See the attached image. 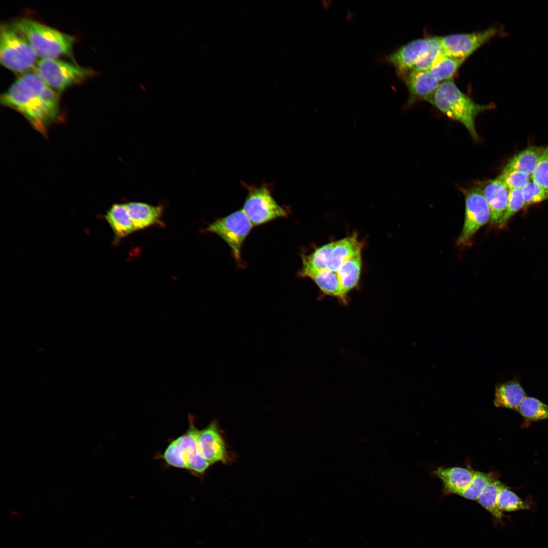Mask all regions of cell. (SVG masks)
<instances>
[{
  "label": "cell",
  "instance_id": "obj_25",
  "mask_svg": "<svg viewBox=\"0 0 548 548\" xmlns=\"http://www.w3.org/2000/svg\"><path fill=\"white\" fill-rule=\"evenodd\" d=\"M518 411L526 423L548 419V405L533 397L527 396Z\"/></svg>",
  "mask_w": 548,
  "mask_h": 548
},
{
  "label": "cell",
  "instance_id": "obj_9",
  "mask_svg": "<svg viewBox=\"0 0 548 548\" xmlns=\"http://www.w3.org/2000/svg\"><path fill=\"white\" fill-rule=\"evenodd\" d=\"M465 197V217L461 232L456 244L461 247H470L475 234L490 221V212L488 202L480 187L474 186L462 189Z\"/></svg>",
  "mask_w": 548,
  "mask_h": 548
},
{
  "label": "cell",
  "instance_id": "obj_16",
  "mask_svg": "<svg viewBox=\"0 0 548 548\" xmlns=\"http://www.w3.org/2000/svg\"><path fill=\"white\" fill-rule=\"evenodd\" d=\"M127 209L136 231L154 225L162 226L163 207L142 202H129Z\"/></svg>",
  "mask_w": 548,
  "mask_h": 548
},
{
  "label": "cell",
  "instance_id": "obj_19",
  "mask_svg": "<svg viewBox=\"0 0 548 548\" xmlns=\"http://www.w3.org/2000/svg\"><path fill=\"white\" fill-rule=\"evenodd\" d=\"M362 244L354 233L351 236L335 241L327 263V268L336 272L347 260L361 253Z\"/></svg>",
  "mask_w": 548,
  "mask_h": 548
},
{
  "label": "cell",
  "instance_id": "obj_11",
  "mask_svg": "<svg viewBox=\"0 0 548 548\" xmlns=\"http://www.w3.org/2000/svg\"><path fill=\"white\" fill-rule=\"evenodd\" d=\"M431 44L432 37L413 40L385 55L382 60L392 65L400 77L412 70L417 63L428 53Z\"/></svg>",
  "mask_w": 548,
  "mask_h": 548
},
{
  "label": "cell",
  "instance_id": "obj_31",
  "mask_svg": "<svg viewBox=\"0 0 548 548\" xmlns=\"http://www.w3.org/2000/svg\"><path fill=\"white\" fill-rule=\"evenodd\" d=\"M498 177L503 181L509 190L522 189L532 180L531 176L527 174L504 168Z\"/></svg>",
  "mask_w": 548,
  "mask_h": 548
},
{
  "label": "cell",
  "instance_id": "obj_23",
  "mask_svg": "<svg viewBox=\"0 0 548 548\" xmlns=\"http://www.w3.org/2000/svg\"><path fill=\"white\" fill-rule=\"evenodd\" d=\"M308 278L313 280L324 294L336 297L344 303L347 302V297L342 292L336 272L325 268Z\"/></svg>",
  "mask_w": 548,
  "mask_h": 548
},
{
  "label": "cell",
  "instance_id": "obj_17",
  "mask_svg": "<svg viewBox=\"0 0 548 548\" xmlns=\"http://www.w3.org/2000/svg\"><path fill=\"white\" fill-rule=\"evenodd\" d=\"M526 397V393L520 382L515 378L496 385L493 403L496 407L518 411Z\"/></svg>",
  "mask_w": 548,
  "mask_h": 548
},
{
  "label": "cell",
  "instance_id": "obj_1",
  "mask_svg": "<svg viewBox=\"0 0 548 548\" xmlns=\"http://www.w3.org/2000/svg\"><path fill=\"white\" fill-rule=\"evenodd\" d=\"M1 102L22 114L44 136L49 126L59 121V94L36 72L23 74L1 96Z\"/></svg>",
  "mask_w": 548,
  "mask_h": 548
},
{
  "label": "cell",
  "instance_id": "obj_24",
  "mask_svg": "<svg viewBox=\"0 0 548 548\" xmlns=\"http://www.w3.org/2000/svg\"><path fill=\"white\" fill-rule=\"evenodd\" d=\"M506 486L494 478L486 486L477 500L480 504L498 521H501L503 518V513L498 506V496L501 490Z\"/></svg>",
  "mask_w": 548,
  "mask_h": 548
},
{
  "label": "cell",
  "instance_id": "obj_33",
  "mask_svg": "<svg viewBox=\"0 0 548 548\" xmlns=\"http://www.w3.org/2000/svg\"><path fill=\"white\" fill-rule=\"evenodd\" d=\"M531 179L536 184L548 190V146H545L531 175Z\"/></svg>",
  "mask_w": 548,
  "mask_h": 548
},
{
  "label": "cell",
  "instance_id": "obj_20",
  "mask_svg": "<svg viewBox=\"0 0 548 548\" xmlns=\"http://www.w3.org/2000/svg\"><path fill=\"white\" fill-rule=\"evenodd\" d=\"M545 147H527L509 159L504 168L521 172L531 176Z\"/></svg>",
  "mask_w": 548,
  "mask_h": 548
},
{
  "label": "cell",
  "instance_id": "obj_5",
  "mask_svg": "<svg viewBox=\"0 0 548 548\" xmlns=\"http://www.w3.org/2000/svg\"><path fill=\"white\" fill-rule=\"evenodd\" d=\"M37 55L25 37L11 24L0 28V62L17 73L28 71L37 64Z\"/></svg>",
  "mask_w": 548,
  "mask_h": 548
},
{
  "label": "cell",
  "instance_id": "obj_13",
  "mask_svg": "<svg viewBox=\"0 0 548 548\" xmlns=\"http://www.w3.org/2000/svg\"><path fill=\"white\" fill-rule=\"evenodd\" d=\"M478 186L490 209L489 222L491 226L497 227L507 204L509 189L498 177L480 183Z\"/></svg>",
  "mask_w": 548,
  "mask_h": 548
},
{
  "label": "cell",
  "instance_id": "obj_27",
  "mask_svg": "<svg viewBox=\"0 0 548 548\" xmlns=\"http://www.w3.org/2000/svg\"><path fill=\"white\" fill-rule=\"evenodd\" d=\"M497 504L501 511L512 512L522 510H528L531 506L528 502L523 500L515 493L505 487L500 491Z\"/></svg>",
  "mask_w": 548,
  "mask_h": 548
},
{
  "label": "cell",
  "instance_id": "obj_15",
  "mask_svg": "<svg viewBox=\"0 0 548 548\" xmlns=\"http://www.w3.org/2000/svg\"><path fill=\"white\" fill-rule=\"evenodd\" d=\"M474 471L466 468L453 467H439L433 472L443 484V490L446 494L458 495L471 482Z\"/></svg>",
  "mask_w": 548,
  "mask_h": 548
},
{
  "label": "cell",
  "instance_id": "obj_30",
  "mask_svg": "<svg viewBox=\"0 0 548 548\" xmlns=\"http://www.w3.org/2000/svg\"><path fill=\"white\" fill-rule=\"evenodd\" d=\"M524 207L525 202L522 189L509 190L507 204L497 227L500 229L504 228L510 219Z\"/></svg>",
  "mask_w": 548,
  "mask_h": 548
},
{
  "label": "cell",
  "instance_id": "obj_32",
  "mask_svg": "<svg viewBox=\"0 0 548 548\" xmlns=\"http://www.w3.org/2000/svg\"><path fill=\"white\" fill-rule=\"evenodd\" d=\"M525 207L548 199V190L532 180L522 189Z\"/></svg>",
  "mask_w": 548,
  "mask_h": 548
},
{
  "label": "cell",
  "instance_id": "obj_2",
  "mask_svg": "<svg viewBox=\"0 0 548 548\" xmlns=\"http://www.w3.org/2000/svg\"><path fill=\"white\" fill-rule=\"evenodd\" d=\"M448 117L462 124L475 140L478 136L475 121L481 112L494 108L493 102L480 105L462 92L452 80L440 82L437 88L425 100Z\"/></svg>",
  "mask_w": 548,
  "mask_h": 548
},
{
  "label": "cell",
  "instance_id": "obj_28",
  "mask_svg": "<svg viewBox=\"0 0 548 548\" xmlns=\"http://www.w3.org/2000/svg\"><path fill=\"white\" fill-rule=\"evenodd\" d=\"M446 56L447 55L441 46L439 37H432V44L430 50L425 56L417 63L411 71H428Z\"/></svg>",
  "mask_w": 548,
  "mask_h": 548
},
{
  "label": "cell",
  "instance_id": "obj_12",
  "mask_svg": "<svg viewBox=\"0 0 548 548\" xmlns=\"http://www.w3.org/2000/svg\"><path fill=\"white\" fill-rule=\"evenodd\" d=\"M197 442L201 455L211 465L226 463L229 460L225 442L215 421L199 430Z\"/></svg>",
  "mask_w": 548,
  "mask_h": 548
},
{
  "label": "cell",
  "instance_id": "obj_3",
  "mask_svg": "<svg viewBox=\"0 0 548 548\" xmlns=\"http://www.w3.org/2000/svg\"><path fill=\"white\" fill-rule=\"evenodd\" d=\"M12 24L41 59H56L62 55L72 57L73 36L27 17L17 19Z\"/></svg>",
  "mask_w": 548,
  "mask_h": 548
},
{
  "label": "cell",
  "instance_id": "obj_29",
  "mask_svg": "<svg viewBox=\"0 0 548 548\" xmlns=\"http://www.w3.org/2000/svg\"><path fill=\"white\" fill-rule=\"evenodd\" d=\"M493 478H494L491 473L474 471L471 482L458 495L468 499L477 500L486 486Z\"/></svg>",
  "mask_w": 548,
  "mask_h": 548
},
{
  "label": "cell",
  "instance_id": "obj_22",
  "mask_svg": "<svg viewBox=\"0 0 548 548\" xmlns=\"http://www.w3.org/2000/svg\"><path fill=\"white\" fill-rule=\"evenodd\" d=\"M362 265L361 253L347 260L336 271L344 294L355 287L359 280Z\"/></svg>",
  "mask_w": 548,
  "mask_h": 548
},
{
  "label": "cell",
  "instance_id": "obj_4",
  "mask_svg": "<svg viewBox=\"0 0 548 548\" xmlns=\"http://www.w3.org/2000/svg\"><path fill=\"white\" fill-rule=\"evenodd\" d=\"M187 431L168 444L160 458L170 466L202 476L211 464L200 453L197 442L199 430L195 426L194 418L190 416Z\"/></svg>",
  "mask_w": 548,
  "mask_h": 548
},
{
  "label": "cell",
  "instance_id": "obj_21",
  "mask_svg": "<svg viewBox=\"0 0 548 548\" xmlns=\"http://www.w3.org/2000/svg\"><path fill=\"white\" fill-rule=\"evenodd\" d=\"M335 242L328 243L316 248L309 255H302V266L298 272L300 277L308 278L310 275L327 268L330 254Z\"/></svg>",
  "mask_w": 548,
  "mask_h": 548
},
{
  "label": "cell",
  "instance_id": "obj_26",
  "mask_svg": "<svg viewBox=\"0 0 548 548\" xmlns=\"http://www.w3.org/2000/svg\"><path fill=\"white\" fill-rule=\"evenodd\" d=\"M464 60L462 58L446 56L428 71L439 82L449 80Z\"/></svg>",
  "mask_w": 548,
  "mask_h": 548
},
{
  "label": "cell",
  "instance_id": "obj_14",
  "mask_svg": "<svg viewBox=\"0 0 548 548\" xmlns=\"http://www.w3.org/2000/svg\"><path fill=\"white\" fill-rule=\"evenodd\" d=\"M400 77L407 87L410 98L408 103L426 100L438 87L440 82L429 71H410Z\"/></svg>",
  "mask_w": 548,
  "mask_h": 548
},
{
  "label": "cell",
  "instance_id": "obj_8",
  "mask_svg": "<svg viewBox=\"0 0 548 548\" xmlns=\"http://www.w3.org/2000/svg\"><path fill=\"white\" fill-rule=\"evenodd\" d=\"M247 188L248 194L242 210L253 226L288 216V208L277 203L268 186L265 184L260 186L247 185Z\"/></svg>",
  "mask_w": 548,
  "mask_h": 548
},
{
  "label": "cell",
  "instance_id": "obj_18",
  "mask_svg": "<svg viewBox=\"0 0 548 548\" xmlns=\"http://www.w3.org/2000/svg\"><path fill=\"white\" fill-rule=\"evenodd\" d=\"M114 235L115 243L136 231L126 203L113 204L104 216Z\"/></svg>",
  "mask_w": 548,
  "mask_h": 548
},
{
  "label": "cell",
  "instance_id": "obj_10",
  "mask_svg": "<svg viewBox=\"0 0 548 548\" xmlns=\"http://www.w3.org/2000/svg\"><path fill=\"white\" fill-rule=\"evenodd\" d=\"M502 26L490 27L480 31L455 33L439 37L447 56L465 59L496 36L506 35Z\"/></svg>",
  "mask_w": 548,
  "mask_h": 548
},
{
  "label": "cell",
  "instance_id": "obj_6",
  "mask_svg": "<svg viewBox=\"0 0 548 548\" xmlns=\"http://www.w3.org/2000/svg\"><path fill=\"white\" fill-rule=\"evenodd\" d=\"M253 227L243 210L214 220L204 229L220 236L231 249L232 255L239 267L246 263L241 257V249L245 239Z\"/></svg>",
  "mask_w": 548,
  "mask_h": 548
},
{
  "label": "cell",
  "instance_id": "obj_7",
  "mask_svg": "<svg viewBox=\"0 0 548 548\" xmlns=\"http://www.w3.org/2000/svg\"><path fill=\"white\" fill-rule=\"evenodd\" d=\"M45 83L60 94L68 87L85 81L94 74L93 70L57 59H41L36 71Z\"/></svg>",
  "mask_w": 548,
  "mask_h": 548
}]
</instances>
